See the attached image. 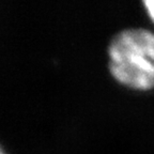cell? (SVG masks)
<instances>
[{
  "label": "cell",
  "mask_w": 154,
  "mask_h": 154,
  "mask_svg": "<svg viewBox=\"0 0 154 154\" xmlns=\"http://www.w3.org/2000/svg\"><path fill=\"white\" fill-rule=\"evenodd\" d=\"M111 76L131 89H154V32L128 28L118 32L108 46Z\"/></svg>",
  "instance_id": "cell-1"
},
{
  "label": "cell",
  "mask_w": 154,
  "mask_h": 154,
  "mask_svg": "<svg viewBox=\"0 0 154 154\" xmlns=\"http://www.w3.org/2000/svg\"><path fill=\"white\" fill-rule=\"evenodd\" d=\"M144 9L147 11V14L149 15L150 19L154 23V0H144L143 2Z\"/></svg>",
  "instance_id": "cell-2"
},
{
  "label": "cell",
  "mask_w": 154,
  "mask_h": 154,
  "mask_svg": "<svg viewBox=\"0 0 154 154\" xmlns=\"http://www.w3.org/2000/svg\"><path fill=\"white\" fill-rule=\"evenodd\" d=\"M0 154H7L5 151H3V149L1 148V146H0Z\"/></svg>",
  "instance_id": "cell-3"
}]
</instances>
